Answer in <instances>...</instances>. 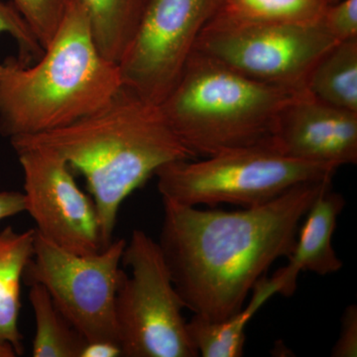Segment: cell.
<instances>
[{
    "label": "cell",
    "instance_id": "cell-3",
    "mask_svg": "<svg viewBox=\"0 0 357 357\" xmlns=\"http://www.w3.org/2000/svg\"><path fill=\"white\" fill-rule=\"evenodd\" d=\"M123 86L119 65L96 46L82 0L64 18L36 64L0 63V135L32 136L64 128L103 107Z\"/></svg>",
    "mask_w": 357,
    "mask_h": 357
},
{
    "label": "cell",
    "instance_id": "cell-20",
    "mask_svg": "<svg viewBox=\"0 0 357 357\" xmlns=\"http://www.w3.org/2000/svg\"><path fill=\"white\" fill-rule=\"evenodd\" d=\"M4 33L10 35L17 43V58L21 62L30 64L33 59L37 61L43 54V47L13 2L0 0V34Z\"/></svg>",
    "mask_w": 357,
    "mask_h": 357
},
{
    "label": "cell",
    "instance_id": "cell-1",
    "mask_svg": "<svg viewBox=\"0 0 357 357\" xmlns=\"http://www.w3.org/2000/svg\"><path fill=\"white\" fill-rule=\"evenodd\" d=\"M332 183L298 185L268 203L234 211L162 199L157 243L185 309L213 321L239 311L256 282L292 252L301 222Z\"/></svg>",
    "mask_w": 357,
    "mask_h": 357
},
{
    "label": "cell",
    "instance_id": "cell-13",
    "mask_svg": "<svg viewBox=\"0 0 357 357\" xmlns=\"http://www.w3.org/2000/svg\"><path fill=\"white\" fill-rule=\"evenodd\" d=\"M35 229L18 232L13 227L0 231V344L23 354L20 330L21 283L34 252Z\"/></svg>",
    "mask_w": 357,
    "mask_h": 357
},
{
    "label": "cell",
    "instance_id": "cell-19",
    "mask_svg": "<svg viewBox=\"0 0 357 357\" xmlns=\"http://www.w3.org/2000/svg\"><path fill=\"white\" fill-rule=\"evenodd\" d=\"M11 2L45 49L60 27L70 0H11Z\"/></svg>",
    "mask_w": 357,
    "mask_h": 357
},
{
    "label": "cell",
    "instance_id": "cell-16",
    "mask_svg": "<svg viewBox=\"0 0 357 357\" xmlns=\"http://www.w3.org/2000/svg\"><path fill=\"white\" fill-rule=\"evenodd\" d=\"M100 53L121 62L134 36L146 0H82Z\"/></svg>",
    "mask_w": 357,
    "mask_h": 357
},
{
    "label": "cell",
    "instance_id": "cell-10",
    "mask_svg": "<svg viewBox=\"0 0 357 357\" xmlns=\"http://www.w3.org/2000/svg\"><path fill=\"white\" fill-rule=\"evenodd\" d=\"M24 177L25 211L37 231L56 245L79 255L102 250L98 211L91 195L77 185L72 169L42 148H15Z\"/></svg>",
    "mask_w": 357,
    "mask_h": 357
},
{
    "label": "cell",
    "instance_id": "cell-5",
    "mask_svg": "<svg viewBox=\"0 0 357 357\" xmlns=\"http://www.w3.org/2000/svg\"><path fill=\"white\" fill-rule=\"evenodd\" d=\"M337 167L285 156L271 146L241 148L195 159L178 160L155 173L162 199L198 206H260L298 185L333 178Z\"/></svg>",
    "mask_w": 357,
    "mask_h": 357
},
{
    "label": "cell",
    "instance_id": "cell-24",
    "mask_svg": "<svg viewBox=\"0 0 357 357\" xmlns=\"http://www.w3.org/2000/svg\"><path fill=\"white\" fill-rule=\"evenodd\" d=\"M122 349L119 342L112 340L86 342L79 357H121Z\"/></svg>",
    "mask_w": 357,
    "mask_h": 357
},
{
    "label": "cell",
    "instance_id": "cell-15",
    "mask_svg": "<svg viewBox=\"0 0 357 357\" xmlns=\"http://www.w3.org/2000/svg\"><path fill=\"white\" fill-rule=\"evenodd\" d=\"M306 89L321 102L357 114V38L331 47L314 65Z\"/></svg>",
    "mask_w": 357,
    "mask_h": 357
},
{
    "label": "cell",
    "instance_id": "cell-12",
    "mask_svg": "<svg viewBox=\"0 0 357 357\" xmlns=\"http://www.w3.org/2000/svg\"><path fill=\"white\" fill-rule=\"evenodd\" d=\"M345 204L344 197L333 191V183L321 190L312 202L305 215L306 220L300 225L287 264L272 276L278 283L280 295L287 298L294 295L302 272L326 276L344 267L333 248V237Z\"/></svg>",
    "mask_w": 357,
    "mask_h": 357
},
{
    "label": "cell",
    "instance_id": "cell-21",
    "mask_svg": "<svg viewBox=\"0 0 357 357\" xmlns=\"http://www.w3.org/2000/svg\"><path fill=\"white\" fill-rule=\"evenodd\" d=\"M321 23L335 41L357 38V0H335Z\"/></svg>",
    "mask_w": 357,
    "mask_h": 357
},
{
    "label": "cell",
    "instance_id": "cell-23",
    "mask_svg": "<svg viewBox=\"0 0 357 357\" xmlns=\"http://www.w3.org/2000/svg\"><path fill=\"white\" fill-rule=\"evenodd\" d=\"M25 197L23 192L0 191V220L14 217L25 211Z\"/></svg>",
    "mask_w": 357,
    "mask_h": 357
},
{
    "label": "cell",
    "instance_id": "cell-2",
    "mask_svg": "<svg viewBox=\"0 0 357 357\" xmlns=\"http://www.w3.org/2000/svg\"><path fill=\"white\" fill-rule=\"evenodd\" d=\"M15 148H42L86 178L100 220L103 248L114 241L123 202L162 166L196 159L169 126L158 105L122 86L93 114L69 126L11 138Z\"/></svg>",
    "mask_w": 357,
    "mask_h": 357
},
{
    "label": "cell",
    "instance_id": "cell-22",
    "mask_svg": "<svg viewBox=\"0 0 357 357\" xmlns=\"http://www.w3.org/2000/svg\"><path fill=\"white\" fill-rule=\"evenodd\" d=\"M333 357L357 356V306L345 307L342 317V326L337 342L333 347Z\"/></svg>",
    "mask_w": 357,
    "mask_h": 357
},
{
    "label": "cell",
    "instance_id": "cell-11",
    "mask_svg": "<svg viewBox=\"0 0 357 357\" xmlns=\"http://www.w3.org/2000/svg\"><path fill=\"white\" fill-rule=\"evenodd\" d=\"M270 146L291 158L340 167L357 163V114L298 91L280 110Z\"/></svg>",
    "mask_w": 357,
    "mask_h": 357
},
{
    "label": "cell",
    "instance_id": "cell-25",
    "mask_svg": "<svg viewBox=\"0 0 357 357\" xmlns=\"http://www.w3.org/2000/svg\"><path fill=\"white\" fill-rule=\"evenodd\" d=\"M17 356L16 351L11 345L0 344V357H14Z\"/></svg>",
    "mask_w": 357,
    "mask_h": 357
},
{
    "label": "cell",
    "instance_id": "cell-14",
    "mask_svg": "<svg viewBox=\"0 0 357 357\" xmlns=\"http://www.w3.org/2000/svg\"><path fill=\"white\" fill-rule=\"evenodd\" d=\"M251 291L248 304L229 318L213 321L194 314L187 321L188 333L199 356H243L246 326L263 305L279 294V285L273 277L267 278L264 275Z\"/></svg>",
    "mask_w": 357,
    "mask_h": 357
},
{
    "label": "cell",
    "instance_id": "cell-17",
    "mask_svg": "<svg viewBox=\"0 0 357 357\" xmlns=\"http://www.w3.org/2000/svg\"><path fill=\"white\" fill-rule=\"evenodd\" d=\"M29 301L35 318L33 357H79L86 340L65 318L46 289L30 286Z\"/></svg>",
    "mask_w": 357,
    "mask_h": 357
},
{
    "label": "cell",
    "instance_id": "cell-9",
    "mask_svg": "<svg viewBox=\"0 0 357 357\" xmlns=\"http://www.w3.org/2000/svg\"><path fill=\"white\" fill-rule=\"evenodd\" d=\"M222 1L146 0L119 63L123 86L147 102H163Z\"/></svg>",
    "mask_w": 357,
    "mask_h": 357
},
{
    "label": "cell",
    "instance_id": "cell-6",
    "mask_svg": "<svg viewBox=\"0 0 357 357\" xmlns=\"http://www.w3.org/2000/svg\"><path fill=\"white\" fill-rule=\"evenodd\" d=\"M115 298L119 340L124 357H198L158 243L140 229L126 241Z\"/></svg>",
    "mask_w": 357,
    "mask_h": 357
},
{
    "label": "cell",
    "instance_id": "cell-7",
    "mask_svg": "<svg viewBox=\"0 0 357 357\" xmlns=\"http://www.w3.org/2000/svg\"><path fill=\"white\" fill-rule=\"evenodd\" d=\"M337 42L321 21L283 24L211 18L194 50L255 81L301 91L319 58Z\"/></svg>",
    "mask_w": 357,
    "mask_h": 357
},
{
    "label": "cell",
    "instance_id": "cell-8",
    "mask_svg": "<svg viewBox=\"0 0 357 357\" xmlns=\"http://www.w3.org/2000/svg\"><path fill=\"white\" fill-rule=\"evenodd\" d=\"M126 239H116L93 255H79L56 245L35 229L34 252L23 281L40 284L54 304L86 342H119L115 298Z\"/></svg>",
    "mask_w": 357,
    "mask_h": 357
},
{
    "label": "cell",
    "instance_id": "cell-18",
    "mask_svg": "<svg viewBox=\"0 0 357 357\" xmlns=\"http://www.w3.org/2000/svg\"><path fill=\"white\" fill-rule=\"evenodd\" d=\"M335 0H222L213 18L234 22H321Z\"/></svg>",
    "mask_w": 357,
    "mask_h": 357
},
{
    "label": "cell",
    "instance_id": "cell-4",
    "mask_svg": "<svg viewBox=\"0 0 357 357\" xmlns=\"http://www.w3.org/2000/svg\"><path fill=\"white\" fill-rule=\"evenodd\" d=\"M298 91L255 81L194 50L159 107L195 158H206L270 146L277 115Z\"/></svg>",
    "mask_w": 357,
    "mask_h": 357
}]
</instances>
